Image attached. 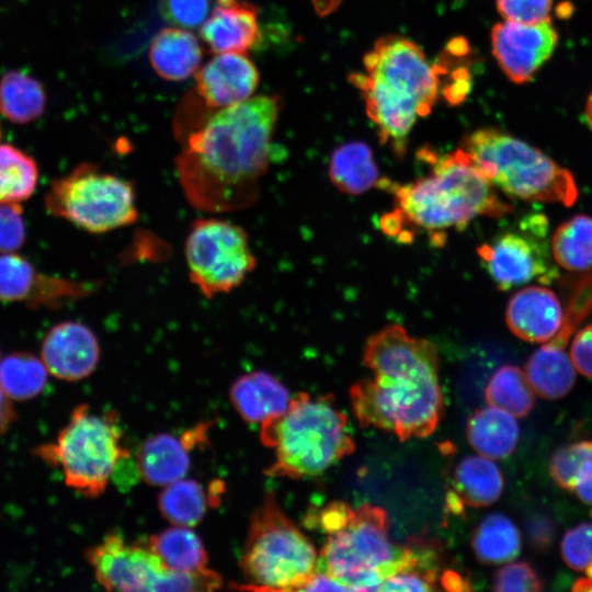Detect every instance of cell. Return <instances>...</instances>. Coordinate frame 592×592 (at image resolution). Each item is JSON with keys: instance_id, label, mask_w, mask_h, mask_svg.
<instances>
[{"instance_id": "15", "label": "cell", "mask_w": 592, "mask_h": 592, "mask_svg": "<svg viewBox=\"0 0 592 592\" xmlns=\"http://www.w3.org/2000/svg\"><path fill=\"white\" fill-rule=\"evenodd\" d=\"M96 285L44 275L25 259L12 252L0 253V300L3 301L58 306L92 293Z\"/></svg>"}, {"instance_id": "40", "label": "cell", "mask_w": 592, "mask_h": 592, "mask_svg": "<svg viewBox=\"0 0 592 592\" xmlns=\"http://www.w3.org/2000/svg\"><path fill=\"white\" fill-rule=\"evenodd\" d=\"M19 203L0 201V253L18 250L24 242L25 227Z\"/></svg>"}, {"instance_id": "31", "label": "cell", "mask_w": 592, "mask_h": 592, "mask_svg": "<svg viewBox=\"0 0 592 592\" xmlns=\"http://www.w3.org/2000/svg\"><path fill=\"white\" fill-rule=\"evenodd\" d=\"M46 95L38 81L21 72L11 71L0 81V113L14 123H27L39 117Z\"/></svg>"}, {"instance_id": "43", "label": "cell", "mask_w": 592, "mask_h": 592, "mask_svg": "<svg viewBox=\"0 0 592 592\" xmlns=\"http://www.w3.org/2000/svg\"><path fill=\"white\" fill-rule=\"evenodd\" d=\"M573 491L582 502L592 506V457L580 468Z\"/></svg>"}, {"instance_id": "32", "label": "cell", "mask_w": 592, "mask_h": 592, "mask_svg": "<svg viewBox=\"0 0 592 592\" xmlns=\"http://www.w3.org/2000/svg\"><path fill=\"white\" fill-rule=\"evenodd\" d=\"M158 506L161 515L172 525L193 527L204 519L208 497L201 483L182 478L163 487Z\"/></svg>"}, {"instance_id": "12", "label": "cell", "mask_w": 592, "mask_h": 592, "mask_svg": "<svg viewBox=\"0 0 592 592\" xmlns=\"http://www.w3.org/2000/svg\"><path fill=\"white\" fill-rule=\"evenodd\" d=\"M190 282L206 298L238 288L257 266L247 231L220 217L195 219L184 241Z\"/></svg>"}, {"instance_id": "2", "label": "cell", "mask_w": 592, "mask_h": 592, "mask_svg": "<svg viewBox=\"0 0 592 592\" xmlns=\"http://www.w3.org/2000/svg\"><path fill=\"white\" fill-rule=\"evenodd\" d=\"M363 363L373 377L350 389L358 422L401 441L430 435L443 413L436 346L392 323L366 340Z\"/></svg>"}, {"instance_id": "3", "label": "cell", "mask_w": 592, "mask_h": 592, "mask_svg": "<svg viewBox=\"0 0 592 592\" xmlns=\"http://www.w3.org/2000/svg\"><path fill=\"white\" fill-rule=\"evenodd\" d=\"M363 73L351 82L362 92L380 143L402 155L417 119L428 115L437 95V75L410 39L388 35L364 56Z\"/></svg>"}, {"instance_id": "6", "label": "cell", "mask_w": 592, "mask_h": 592, "mask_svg": "<svg viewBox=\"0 0 592 592\" xmlns=\"http://www.w3.org/2000/svg\"><path fill=\"white\" fill-rule=\"evenodd\" d=\"M261 425V441L275 454L265 470L273 477L317 476L355 448L348 419L330 395L299 392L283 414Z\"/></svg>"}, {"instance_id": "35", "label": "cell", "mask_w": 592, "mask_h": 592, "mask_svg": "<svg viewBox=\"0 0 592 592\" xmlns=\"http://www.w3.org/2000/svg\"><path fill=\"white\" fill-rule=\"evenodd\" d=\"M591 457L592 441L567 445L553 455L549 464L550 476L560 488L573 491L580 468Z\"/></svg>"}, {"instance_id": "45", "label": "cell", "mask_w": 592, "mask_h": 592, "mask_svg": "<svg viewBox=\"0 0 592 592\" xmlns=\"http://www.w3.org/2000/svg\"><path fill=\"white\" fill-rule=\"evenodd\" d=\"M15 419V411L11 400L0 388V436L5 433Z\"/></svg>"}, {"instance_id": "18", "label": "cell", "mask_w": 592, "mask_h": 592, "mask_svg": "<svg viewBox=\"0 0 592 592\" xmlns=\"http://www.w3.org/2000/svg\"><path fill=\"white\" fill-rule=\"evenodd\" d=\"M563 310L554 291L545 286H526L508 301L505 322L519 339L545 343L559 330Z\"/></svg>"}, {"instance_id": "25", "label": "cell", "mask_w": 592, "mask_h": 592, "mask_svg": "<svg viewBox=\"0 0 592 592\" xmlns=\"http://www.w3.org/2000/svg\"><path fill=\"white\" fill-rule=\"evenodd\" d=\"M328 174L340 192L360 195L380 183L373 151L362 141H350L335 148L329 160Z\"/></svg>"}, {"instance_id": "20", "label": "cell", "mask_w": 592, "mask_h": 592, "mask_svg": "<svg viewBox=\"0 0 592 592\" xmlns=\"http://www.w3.org/2000/svg\"><path fill=\"white\" fill-rule=\"evenodd\" d=\"M197 431V430H196ZM196 431L185 439L169 433L148 437L136 454V468L151 486L164 487L185 477L190 469V448L196 442Z\"/></svg>"}, {"instance_id": "38", "label": "cell", "mask_w": 592, "mask_h": 592, "mask_svg": "<svg viewBox=\"0 0 592 592\" xmlns=\"http://www.w3.org/2000/svg\"><path fill=\"white\" fill-rule=\"evenodd\" d=\"M544 581L527 562L519 561L501 567L494 576L493 590L499 592H538Z\"/></svg>"}, {"instance_id": "17", "label": "cell", "mask_w": 592, "mask_h": 592, "mask_svg": "<svg viewBox=\"0 0 592 592\" xmlns=\"http://www.w3.org/2000/svg\"><path fill=\"white\" fill-rule=\"evenodd\" d=\"M196 93L210 109H225L248 100L259 83L255 65L242 53H221L195 75Z\"/></svg>"}, {"instance_id": "23", "label": "cell", "mask_w": 592, "mask_h": 592, "mask_svg": "<svg viewBox=\"0 0 592 592\" xmlns=\"http://www.w3.org/2000/svg\"><path fill=\"white\" fill-rule=\"evenodd\" d=\"M203 57L198 39L181 27L160 31L149 48L153 70L169 81H181L195 73Z\"/></svg>"}, {"instance_id": "14", "label": "cell", "mask_w": 592, "mask_h": 592, "mask_svg": "<svg viewBox=\"0 0 592 592\" xmlns=\"http://www.w3.org/2000/svg\"><path fill=\"white\" fill-rule=\"evenodd\" d=\"M557 43L550 19L536 24L504 21L491 30L492 54L503 73L516 84L532 80Z\"/></svg>"}, {"instance_id": "11", "label": "cell", "mask_w": 592, "mask_h": 592, "mask_svg": "<svg viewBox=\"0 0 592 592\" xmlns=\"http://www.w3.org/2000/svg\"><path fill=\"white\" fill-rule=\"evenodd\" d=\"M86 559L106 590L210 591L223 583L212 569L195 573L173 571L145 543H127L117 533L107 534L87 549Z\"/></svg>"}, {"instance_id": "26", "label": "cell", "mask_w": 592, "mask_h": 592, "mask_svg": "<svg viewBox=\"0 0 592 592\" xmlns=\"http://www.w3.org/2000/svg\"><path fill=\"white\" fill-rule=\"evenodd\" d=\"M524 373L537 396L556 400L573 388L577 369L565 350L546 343L530 356Z\"/></svg>"}, {"instance_id": "22", "label": "cell", "mask_w": 592, "mask_h": 592, "mask_svg": "<svg viewBox=\"0 0 592 592\" xmlns=\"http://www.w3.org/2000/svg\"><path fill=\"white\" fill-rule=\"evenodd\" d=\"M453 485L448 505L458 513L464 505L481 508L494 503L503 491V476L491 458L470 455L457 464Z\"/></svg>"}, {"instance_id": "44", "label": "cell", "mask_w": 592, "mask_h": 592, "mask_svg": "<svg viewBox=\"0 0 592 592\" xmlns=\"http://www.w3.org/2000/svg\"><path fill=\"white\" fill-rule=\"evenodd\" d=\"M303 591H349L342 583L330 576L317 571Z\"/></svg>"}, {"instance_id": "42", "label": "cell", "mask_w": 592, "mask_h": 592, "mask_svg": "<svg viewBox=\"0 0 592 592\" xmlns=\"http://www.w3.org/2000/svg\"><path fill=\"white\" fill-rule=\"evenodd\" d=\"M569 355L576 369L592 378V323L573 335Z\"/></svg>"}, {"instance_id": "28", "label": "cell", "mask_w": 592, "mask_h": 592, "mask_svg": "<svg viewBox=\"0 0 592 592\" xmlns=\"http://www.w3.org/2000/svg\"><path fill=\"white\" fill-rule=\"evenodd\" d=\"M555 262L570 272L592 267V217L577 214L561 223L551 237Z\"/></svg>"}, {"instance_id": "41", "label": "cell", "mask_w": 592, "mask_h": 592, "mask_svg": "<svg viewBox=\"0 0 592 592\" xmlns=\"http://www.w3.org/2000/svg\"><path fill=\"white\" fill-rule=\"evenodd\" d=\"M437 569L415 566L386 579L380 591H432L435 589Z\"/></svg>"}, {"instance_id": "36", "label": "cell", "mask_w": 592, "mask_h": 592, "mask_svg": "<svg viewBox=\"0 0 592 592\" xmlns=\"http://www.w3.org/2000/svg\"><path fill=\"white\" fill-rule=\"evenodd\" d=\"M560 551L568 567L592 578V523H581L567 531Z\"/></svg>"}, {"instance_id": "16", "label": "cell", "mask_w": 592, "mask_h": 592, "mask_svg": "<svg viewBox=\"0 0 592 592\" xmlns=\"http://www.w3.org/2000/svg\"><path fill=\"white\" fill-rule=\"evenodd\" d=\"M101 356L98 337L84 323L55 325L42 342L41 358L49 374L67 382L81 380L96 368Z\"/></svg>"}, {"instance_id": "1", "label": "cell", "mask_w": 592, "mask_h": 592, "mask_svg": "<svg viewBox=\"0 0 592 592\" xmlns=\"http://www.w3.org/2000/svg\"><path fill=\"white\" fill-rule=\"evenodd\" d=\"M280 109L278 96H254L175 133V173L193 208L215 215L257 203Z\"/></svg>"}, {"instance_id": "39", "label": "cell", "mask_w": 592, "mask_h": 592, "mask_svg": "<svg viewBox=\"0 0 592 592\" xmlns=\"http://www.w3.org/2000/svg\"><path fill=\"white\" fill-rule=\"evenodd\" d=\"M504 21L536 24L550 19L553 0H496Z\"/></svg>"}, {"instance_id": "33", "label": "cell", "mask_w": 592, "mask_h": 592, "mask_svg": "<svg viewBox=\"0 0 592 592\" xmlns=\"http://www.w3.org/2000/svg\"><path fill=\"white\" fill-rule=\"evenodd\" d=\"M525 373L517 366L503 365L490 377L485 397L488 405L500 408L515 418L530 413L535 396Z\"/></svg>"}, {"instance_id": "8", "label": "cell", "mask_w": 592, "mask_h": 592, "mask_svg": "<svg viewBox=\"0 0 592 592\" xmlns=\"http://www.w3.org/2000/svg\"><path fill=\"white\" fill-rule=\"evenodd\" d=\"M318 555L309 538L283 513L273 494L252 512L240 556L249 585L276 591H303L318 571Z\"/></svg>"}, {"instance_id": "29", "label": "cell", "mask_w": 592, "mask_h": 592, "mask_svg": "<svg viewBox=\"0 0 592 592\" xmlns=\"http://www.w3.org/2000/svg\"><path fill=\"white\" fill-rule=\"evenodd\" d=\"M471 547L483 563H503L513 560L521 550V534L504 514L487 515L475 530Z\"/></svg>"}, {"instance_id": "24", "label": "cell", "mask_w": 592, "mask_h": 592, "mask_svg": "<svg viewBox=\"0 0 592 592\" xmlns=\"http://www.w3.org/2000/svg\"><path fill=\"white\" fill-rule=\"evenodd\" d=\"M512 414L490 406L477 409L467 422V439L470 446L491 459L508 457L519 442V426Z\"/></svg>"}, {"instance_id": "7", "label": "cell", "mask_w": 592, "mask_h": 592, "mask_svg": "<svg viewBox=\"0 0 592 592\" xmlns=\"http://www.w3.org/2000/svg\"><path fill=\"white\" fill-rule=\"evenodd\" d=\"M491 184L526 202L572 206L579 196L573 174L538 148L493 127L478 128L462 147Z\"/></svg>"}, {"instance_id": "4", "label": "cell", "mask_w": 592, "mask_h": 592, "mask_svg": "<svg viewBox=\"0 0 592 592\" xmlns=\"http://www.w3.org/2000/svg\"><path fill=\"white\" fill-rule=\"evenodd\" d=\"M317 522L327 535L318 571L349 591H380L386 579L423 562L418 540L410 546L391 542L387 513L378 505L332 502L319 512Z\"/></svg>"}, {"instance_id": "9", "label": "cell", "mask_w": 592, "mask_h": 592, "mask_svg": "<svg viewBox=\"0 0 592 592\" xmlns=\"http://www.w3.org/2000/svg\"><path fill=\"white\" fill-rule=\"evenodd\" d=\"M122 431L111 412L100 415L89 406H77L53 443L36 454L58 467L65 483L84 497H99L129 453L121 443Z\"/></svg>"}, {"instance_id": "30", "label": "cell", "mask_w": 592, "mask_h": 592, "mask_svg": "<svg viewBox=\"0 0 592 592\" xmlns=\"http://www.w3.org/2000/svg\"><path fill=\"white\" fill-rule=\"evenodd\" d=\"M48 369L42 358L15 352L0 360V388L12 401L38 396L47 384Z\"/></svg>"}, {"instance_id": "5", "label": "cell", "mask_w": 592, "mask_h": 592, "mask_svg": "<svg viewBox=\"0 0 592 592\" xmlns=\"http://www.w3.org/2000/svg\"><path fill=\"white\" fill-rule=\"evenodd\" d=\"M430 156L432 168L426 177L406 184L387 183L402 225L433 234L463 230L476 217L501 218L514 210L463 148Z\"/></svg>"}, {"instance_id": "48", "label": "cell", "mask_w": 592, "mask_h": 592, "mask_svg": "<svg viewBox=\"0 0 592 592\" xmlns=\"http://www.w3.org/2000/svg\"><path fill=\"white\" fill-rule=\"evenodd\" d=\"M573 591H592V578H580L578 579L573 587Z\"/></svg>"}, {"instance_id": "27", "label": "cell", "mask_w": 592, "mask_h": 592, "mask_svg": "<svg viewBox=\"0 0 592 592\" xmlns=\"http://www.w3.org/2000/svg\"><path fill=\"white\" fill-rule=\"evenodd\" d=\"M145 544L173 571L195 573L209 569L206 549L192 527L173 525L151 535Z\"/></svg>"}, {"instance_id": "21", "label": "cell", "mask_w": 592, "mask_h": 592, "mask_svg": "<svg viewBox=\"0 0 592 592\" xmlns=\"http://www.w3.org/2000/svg\"><path fill=\"white\" fill-rule=\"evenodd\" d=\"M230 400L240 417L250 423H263L283 414L291 402L287 388L262 371L244 374L230 388Z\"/></svg>"}, {"instance_id": "13", "label": "cell", "mask_w": 592, "mask_h": 592, "mask_svg": "<svg viewBox=\"0 0 592 592\" xmlns=\"http://www.w3.org/2000/svg\"><path fill=\"white\" fill-rule=\"evenodd\" d=\"M547 225L544 216H532L522 224V232H504L477 248L478 257L499 289L508 291L532 280L549 283L556 277L540 240Z\"/></svg>"}, {"instance_id": "37", "label": "cell", "mask_w": 592, "mask_h": 592, "mask_svg": "<svg viewBox=\"0 0 592 592\" xmlns=\"http://www.w3.org/2000/svg\"><path fill=\"white\" fill-rule=\"evenodd\" d=\"M212 0H159L162 18L175 27L196 29L209 15Z\"/></svg>"}, {"instance_id": "49", "label": "cell", "mask_w": 592, "mask_h": 592, "mask_svg": "<svg viewBox=\"0 0 592 592\" xmlns=\"http://www.w3.org/2000/svg\"><path fill=\"white\" fill-rule=\"evenodd\" d=\"M584 115H585L587 123H588L590 129L592 130V91L589 94V96L587 99V102H585Z\"/></svg>"}, {"instance_id": "47", "label": "cell", "mask_w": 592, "mask_h": 592, "mask_svg": "<svg viewBox=\"0 0 592 592\" xmlns=\"http://www.w3.org/2000/svg\"><path fill=\"white\" fill-rule=\"evenodd\" d=\"M316 12L323 16L332 13L343 0H309Z\"/></svg>"}, {"instance_id": "46", "label": "cell", "mask_w": 592, "mask_h": 592, "mask_svg": "<svg viewBox=\"0 0 592 592\" xmlns=\"http://www.w3.org/2000/svg\"><path fill=\"white\" fill-rule=\"evenodd\" d=\"M441 583L444 589L452 591H463L469 589L467 581H465L460 574L452 570L444 572L441 578Z\"/></svg>"}, {"instance_id": "10", "label": "cell", "mask_w": 592, "mask_h": 592, "mask_svg": "<svg viewBox=\"0 0 592 592\" xmlns=\"http://www.w3.org/2000/svg\"><path fill=\"white\" fill-rule=\"evenodd\" d=\"M45 206L52 215L90 234L110 232L139 219L134 183L93 163H81L54 180Z\"/></svg>"}, {"instance_id": "19", "label": "cell", "mask_w": 592, "mask_h": 592, "mask_svg": "<svg viewBox=\"0 0 592 592\" xmlns=\"http://www.w3.org/2000/svg\"><path fill=\"white\" fill-rule=\"evenodd\" d=\"M215 2L200 30L208 50L215 54L250 50L260 37L257 7L246 0Z\"/></svg>"}, {"instance_id": "34", "label": "cell", "mask_w": 592, "mask_h": 592, "mask_svg": "<svg viewBox=\"0 0 592 592\" xmlns=\"http://www.w3.org/2000/svg\"><path fill=\"white\" fill-rule=\"evenodd\" d=\"M37 179L38 169L33 158L11 145H0L1 202L19 203L29 198Z\"/></svg>"}]
</instances>
